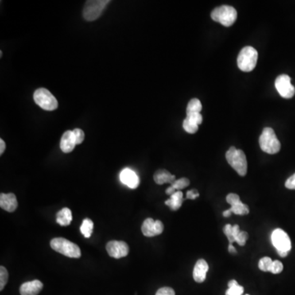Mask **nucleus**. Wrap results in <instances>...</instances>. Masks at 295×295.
Here are the masks:
<instances>
[{
  "instance_id": "6e6552de",
  "label": "nucleus",
  "mask_w": 295,
  "mask_h": 295,
  "mask_svg": "<svg viewBox=\"0 0 295 295\" xmlns=\"http://www.w3.org/2000/svg\"><path fill=\"white\" fill-rule=\"evenodd\" d=\"M109 0H90L86 1L83 9V17L86 21H95L100 17L105 7L109 5Z\"/></svg>"
},
{
  "instance_id": "4be33fe9",
  "label": "nucleus",
  "mask_w": 295,
  "mask_h": 295,
  "mask_svg": "<svg viewBox=\"0 0 295 295\" xmlns=\"http://www.w3.org/2000/svg\"><path fill=\"white\" fill-rule=\"evenodd\" d=\"M230 211L232 213L236 214V215H247L249 214V207L242 202H239L236 204L230 206Z\"/></svg>"
},
{
  "instance_id": "f257e3e1",
  "label": "nucleus",
  "mask_w": 295,
  "mask_h": 295,
  "mask_svg": "<svg viewBox=\"0 0 295 295\" xmlns=\"http://www.w3.org/2000/svg\"><path fill=\"white\" fill-rule=\"evenodd\" d=\"M226 158L231 168L239 174V176H245L247 174V158L244 151L237 149L234 147H230L226 153Z\"/></svg>"
},
{
  "instance_id": "39448f33",
  "label": "nucleus",
  "mask_w": 295,
  "mask_h": 295,
  "mask_svg": "<svg viewBox=\"0 0 295 295\" xmlns=\"http://www.w3.org/2000/svg\"><path fill=\"white\" fill-rule=\"evenodd\" d=\"M211 17L213 21L228 28L232 25L236 21L237 11L233 7L229 6V5H222L212 10Z\"/></svg>"
},
{
  "instance_id": "a878e982",
  "label": "nucleus",
  "mask_w": 295,
  "mask_h": 295,
  "mask_svg": "<svg viewBox=\"0 0 295 295\" xmlns=\"http://www.w3.org/2000/svg\"><path fill=\"white\" fill-rule=\"evenodd\" d=\"M185 119L188 120L192 123L196 124L198 126H199L203 122V117H202L201 113H186Z\"/></svg>"
},
{
  "instance_id": "e433bc0d",
  "label": "nucleus",
  "mask_w": 295,
  "mask_h": 295,
  "mask_svg": "<svg viewBox=\"0 0 295 295\" xmlns=\"http://www.w3.org/2000/svg\"><path fill=\"white\" fill-rule=\"evenodd\" d=\"M6 149V145H5V141H3L2 139L0 140V154L2 155Z\"/></svg>"
},
{
  "instance_id": "20e7f679",
  "label": "nucleus",
  "mask_w": 295,
  "mask_h": 295,
  "mask_svg": "<svg viewBox=\"0 0 295 295\" xmlns=\"http://www.w3.org/2000/svg\"><path fill=\"white\" fill-rule=\"evenodd\" d=\"M258 52L251 46H246L241 49L237 59L238 67L241 71L249 72L255 68L258 63Z\"/></svg>"
},
{
  "instance_id": "c756f323",
  "label": "nucleus",
  "mask_w": 295,
  "mask_h": 295,
  "mask_svg": "<svg viewBox=\"0 0 295 295\" xmlns=\"http://www.w3.org/2000/svg\"><path fill=\"white\" fill-rule=\"evenodd\" d=\"M248 238H249V235H248L247 232L240 231L239 234H237L236 236L234 237V240L238 245L244 246L246 243Z\"/></svg>"
},
{
  "instance_id": "dca6fc26",
  "label": "nucleus",
  "mask_w": 295,
  "mask_h": 295,
  "mask_svg": "<svg viewBox=\"0 0 295 295\" xmlns=\"http://www.w3.org/2000/svg\"><path fill=\"white\" fill-rule=\"evenodd\" d=\"M75 145L72 130H67L62 136L60 149L63 153H69L75 149Z\"/></svg>"
},
{
  "instance_id": "58836bf2",
  "label": "nucleus",
  "mask_w": 295,
  "mask_h": 295,
  "mask_svg": "<svg viewBox=\"0 0 295 295\" xmlns=\"http://www.w3.org/2000/svg\"><path fill=\"white\" fill-rule=\"evenodd\" d=\"M231 213H232V212L230 211V209L223 211V216H224L225 218H229V217L231 215Z\"/></svg>"
},
{
  "instance_id": "423d86ee",
  "label": "nucleus",
  "mask_w": 295,
  "mask_h": 295,
  "mask_svg": "<svg viewBox=\"0 0 295 295\" xmlns=\"http://www.w3.org/2000/svg\"><path fill=\"white\" fill-rule=\"evenodd\" d=\"M34 100L38 106L46 111H53L59 107L56 98L45 88L38 89L35 91Z\"/></svg>"
},
{
  "instance_id": "4c0bfd02",
  "label": "nucleus",
  "mask_w": 295,
  "mask_h": 295,
  "mask_svg": "<svg viewBox=\"0 0 295 295\" xmlns=\"http://www.w3.org/2000/svg\"><path fill=\"white\" fill-rule=\"evenodd\" d=\"M228 251L230 252V253H236V249L233 246L232 244L229 245Z\"/></svg>"
},
{
  "instance_id": "1a4fd4ad",
  "label": "nucleus",
  "mask_w": 295,
  "mask_h": 295,
  "mask_svg": "<svg viewBox=\"0 0 295 295\" xmlns=\"http://www.w3.org/2000/svg\"><path fill=\"white\" fill-rule=\"evenodd\" d=\"M275 86L283 98H291L294 95V86L291 84V78L288 75H279L275 82Z\"/></svg>"
},
{
  "instance_id": "b1692460",
  "label": "nucleus",
  "mask_w": 295,
  "mask_h": 295,
  "mask_svg": "<svg viewBox=\"0 0 295 295\" xmlns=\"http://www.w3.org/2000/svg\"><path fill=\"white\" fill-rule=\"evenodd\" d=\"M272 262H273V261H272V258L265 257V258L260 259L259 262H258V267L262 272H270Z\"/></svg>"
},
{
  "instance_id": "ea45409f",
  "label": "nucleus",
  "mask_w": 295,
  "mask_h": 295,
  "mask_svg": "<svg viewBox=\"0 0 295 295\" xmlns=\"http://www.w3.org/2000/svg\"><path fill=\"white\" fill-rule=\"evenodd\" d=\"M238 285V283H237L236 281H234V280H232V281H230V282H229L228 286L229 287L234 286V285Z\"/></svg>"
},
{
  "instance_id": "6ab92c4d",
  "label": "nucleus",
  "mask_w": 295,
  "mask_h": 295,
  "mask_svg": "<svg viewBox=\"0 0 295 295\" xmlns=\"http://www.w3.org/2000/svg\"><path fill=\"white\" fill-rule=\"evenodd\" d=\"M71 221H72V213H71V210L67 207H64L57 213V223L61 226H69Z\"/></svg>"
},
{
  "instance_id": "cd10ccee",
  "label": "nucleus",
  "mask_w": 295,
  "mask_h": 295,
  "mask_svg": "<svg viewBox=\"0 0 295 295\" xmlns=\"http://www.w3.org/2000/svg\"><path fill=\"white\" fill-rule=\"evenodd\" d=\"M73 133L74 140H75V145H80L85 140V133L83 130L78 128H75L72 130Z\"/></svg>"
},
{
  "instance_id": "473e14b6",
  "label": "nucleus",
  "mask_w": 295,
  "mask_h": 295,
  "mask_svg": "<svg viewBox=\"0 0 295 295\" xmlns=\"http://www.w3.org/2000/svg\"><path fill=\"white\" fill-rule=\"evenodd\" d=\"M226 201L230 206H232L240 202V199H239V195H236V194H229L226 196Z\"/></svg>"
},
{
  "instance_id": "f3484780",
  "label": "nucleus",
  "mask_w": 295,
  "mask_h": 295,
  "mask_svg": "<svg viewBox=\"0 0 295 295\" xmlns=\"http://www.w3.org/2000/svg\"><path fill=\"white\" fill-rule=\"evenodd\" d=\"M153 180L157 184H164L167 183L172 184L176 180V177L167 170L160 169L155 172L153 175Z\"/></svg>"
},
{
  "instance_id": "9b49d317",
  "label": "nucleus",
  "mask_w": 295,
  "mask_h": 295,
  "mask_svg": "<svg viewBox=\"0 0 295 295\" xmlns=\"http://www.w3.org/2000/svg\"><path fill=\"white\" fill-rule=\"evenodd\" d=\"M164 223L161 221H154L152 218H147L141 226V230L145 236L153 237L164 232Z\"/></svg>"
},
{
  "instance_id": "2f4dec72",
  "label": "nucleus",
  "mask_w": 295,
  "mask_h": 295,
  "mask_svg": "<svg viewBox=\"0 0 295 295\" xmlns=\"http://www.w3.org/2000/svg\"><path fill=\"white\" fill-rule=\"evenodd\" d=\"M223 231H224V234H226V236L227 237V239H228L229 243L233 244L234 242H235L234 234H233L232 226H231V225H226Z\"/></svg>"
},
{
  "instance_id": "9d476101",
  "label": "nucleus",
  "mask_w": 295,
  "mask_h": 295,
  "mask_svg": "<svg viewBox=\"0 0 295 295\" xmlns=\"http://www.w3.org/2000/svg\"><path fill=\"white\" fill-rule=\"evenodd\" d=\"M106 249L110 257L117 259L124 258L129 253V246L124 241H109L106 245Z\"/></svg>"
},
{
  "instance_id": "0eeeda50",
  "label": "nucleus",
  "mask_w": 295,
  "mask_h": 295,
  "mask_svg": "<svg viewBox=\"0 0 295 295\" xmlns=\"http://www.w3.org/2000/svg\"><path fill=\"white\" fill-rule=\"evenodd\" d=\"M272 242L281 258H285L288 255L291 249V241L285 231L281 229H276L272 234Z\"/></svg>"
},
{
  "instance_id": "ddd939ff",
  "label": "nucleus",
  "mask_w": 295,
  "mask_h": 295,
  "mask_svg": "<svg viewBox=\"0 0 295 295\" xmlns=\"http://www.w3.org/2000/svg\"><path fill=\"white\" fill-rule=\"evenodd\" d=\"M17 198L13 193L9 194H1L0 195V207L2 209L9 212H13L17 209Z\"/></svg>"
},
{
  "instance_id": "7ed1b4c3",
  "label": "nucleus",
  "mask_w": 295,
  "mask_h": 295,
  "mask_svg": "<svg viewBox=\"0 0 295 295\" xmlns=\"http://www.w3.org/2000/svg\"><path fill=\"white\" fill-rule=\"evenodd\" d=\"M50 246L55 251L67 256L68 258H79L82 251L78 245L64 238H55L50 242Z\"/></svg>"
},
{
  "instance_id": "f8f14e48",
  "label": "nucleus",
  "mask_w": 295,
  "mask_h": 295,
  "mask_svg": "<svg viewBox=\"0 0 295 295\" xmlns=\"http://www.w3.org/2000/svg\"><path fill=\"white\" fill-rule=\"evenodd\" d=\"M120 180L130 189H136L140 184V178L137 174L130 168H125L120 174Z\"/></svg>"
},
{
  "instance_id": "5701e85b",
  "label": "nucleus",
  "mask_w": 295,
  "mask_h": 295,
  "mask_svg": "<svg viewBox=\"0 0 295 295\" xmlns=\"http://www.w3.org/2000/svg\"><path fill=\"white\" fill-rule=\"evenodd\" d=\"M190 180L187 178H180L179 180H176L171 184V186L176 191H180V190L185 188V187L190 185Z\"/></svg>"
},
{
  "instance_id": "f704fd0d",
  "label": "nucleus",
  "mask_w": 295,
  "mask_h": 295,
  "mask_svg": "<svg viewBox=\"0 0 295 295\" xmlns=\"http://www.w3.org/2000/svg\"><path fill=\"white\" fill-rule=\"evenodd\" d=\"M285 187L289 190H295V173L286 180Z\"/></svg>"
},
{
  "instance_id": "2eb2a0df",
  "label": "nucleus",
  "mask_w": 295,
  "mask_h": 295,
  "mask_svg": "<svg viewBox=\"0 0 295 295\" xmlns=\"http://www.w3.org/2000/svg\"><path fill=\"white\" fill-rule=\"evenodd\" d=\"M208 265L204 259H199L195 264L193 277L196 282L203 283L206 280L207 272H208Z\"/></svg>"
},
{
  "instance_id": "a211bd4d",
  "label": "nucleus",
  "mask_w": 295,
  "mask_h": 295,
  "mask_svg": "<svg viewBox=\"0 0 295 295\" xmlns=\"http://www.w3.org/2000/svg\"><path fill=\"white\" fill-rule=\"evenodd\" d=\"M183 201V193L181 191H176L175 194L170 196V199L165 202V204L170 207L172 211H176L181 207Z\"/></svg>"
},
{
  "instance_id": "f03ea898",
  "label": "nucleus",
  "mask_w": 295,
  "mask_h": 295,
  "mask_svg": "<svg viewBox=\"0 0 295 295\" xmlns=\"http://www.w3.org/2000/svg\"><path fill=\"white\" fill-rule=\"evenodd\" d=\"M259 145L262 150L269 154H275L281 150V143L271 127L264 128L260 136Z\"/></svg>"
},
{
  "instance_id": "c85d7f7f",
  "label": "nucleus",
  "mask_w": 295,
  "mask_h": 295,
  "mask_svg": "<svg viewBox=\"0 0 295 295\" xmlns=\"http://www.w3.org/2000/svg\"><path fill=\"white\" fill-rule=\"evenodd\" d=\"M243 293L244 287L239 285L229 287V289L226 292V295H243Z\"/></svg>"
},
{
  "instance_id": "4468645a",
  "label": "nucleus",
  "mask_w": 295,
  "mask_h": 295,
  "mask_svg": "<svg viewBox=\"0 0 295 295\" xmlns=\"http://www.w3.org/2000/svg\"><path fill=\"white\" fill-rule=\"evenodd\" d=\"M43 283L39 280L25 282L20 287L21 295H38L42 290Z\"/></svg>"
},
{
  "instance_id": "a19ab883",
  "label": "nucleus",
  "mask_w": 295,
  "mask_h": 295,
  "mask_svg": "<svg viewBox=\"0 0 295 295\" xmlns=\"http://www.w3.org/2000/svg\"><path fill=\"white\" fill-rule=\"evenodd\" d=\"M245 295H249V294H245Z\"/></svg>"
},
{
  "instance_id": "393cba45",
  "label": "nucleus",
  "mask_w": 295,
  "mask_h": 295,
  "mask_svg": "<svg viewBox=\"0 0 295 295\" xmlns=\"http://www.w3.org/2000/svg\"><path fill=\"white\" fill-rule=\"evenodd\" d=\"M8 281H9V272L5 266H1L0 267V290L2 291L5 289Z\"/></svg>"
},
{
  "instance_id": "aec40b11",
  "label": "nucleus",
  "mask_w": 295,
  "mask_h": 295,
  "mask_svg": "<svg viewBox=\"0 0 295 295\" xmlns=\"http://www.w3.org/2000/svg\"><path fill=\"white\" fill-rule=\"evenodd\" d=\"M93 229H94V222L89 218H86L83 221L81 226V232L84 235L85 238H90L92 234Z\"/></svg>"
},
{
  "instance_id": "7c9ffc66",
  "label": "nucleus",
  "mask_w": 295,
  "mask_h": 295,
  "mask_svg": "<svg viewBox=\"0 0 295 295\" xmlns=\"http://www.w3.org/2000/svg\"><path fill=\"white\" fill-rule=\"evenodd\" d=\"M283 271V264L282 262H280L278 260H276V261H273L272 262V266H271L270 272L273 274H279L281 273Z\"/></svg>"
},
{
  "instance_id": "bb28decb",
  "label": "nucleus",
  "mask_w": 295,
  "mask_h": 295,
  "mask_svg": "<svg viewBox=\"0 0 295 295\" xmlns=\"http://www.w3.org/2000/svg\"><path fill=\"white\" fill-rule=\"evenodd\" d=\"M183 128L185 131L188 132L190 134H195L199 130L198 125L192 123L187 119H184V122H183Z\"/></svg>"
},
{
  "instance_id": "c9c22d12",
  "label": "nucleus",
  "mask_w": 295,
  "mask_h": 295,
  "mask_svg": "<svg viewBox=\"0 0 295 295\" xmlns=\"http://www.w3.org/2000/svg\"><path fill=\"white\" fill-rule=\"evenodd\" d=\"M199 196V194L197 190H191L187 192L186 198L188 199H195Z\"/></svg>"
},
{
  "instance_id": "412c9836",
  "label": "nucleus",
  "mask_w": 295,
  "mask_h": 295,
  "mask_svg": "<svg viewBox=\"0 0 295 295\" xmlns=\"http://www.w3.org/2000/svg\"><path fill=\"white\" fill-rule=\"evenodd\" d=\"M203 109L201 102L198 98H193L187 105L186 113H200Z\"/></svg>"
},
{
  "instance_id": "72a5a7b5",
  "label": "nucleus",
  "mask_w": 295,
  "mask_h": 295,
  "mask_svg": "<svg viewBox=\"0 0 295 295\" xmlns=\"http://www.w3.org/2000/svg\"><path fill=\"white\" fill-rule=\"evenodd\" d=\"M156 295H176V293L171 287H163L157 291Z\"/></svg>"
}]
</instances>
